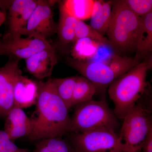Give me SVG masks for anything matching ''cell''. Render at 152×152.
<instances>
[{
    "label": "cell",
    "instance_id": "19",
    "mask_svg": "<svg viewBox=\"0 0 152 152\" xmlns=\"http://www.w3.org/2000/svg\"><path fill=\"white\" fill-rule=\"evenodd\" d=\"M95 1L93 0H66L62 2L69 13L78 20L90 19Z\"/></svg>",
    "mask_w": 152,
    "mask_h": 152
},
{
    "label": "cell",
    "instance_id": "31",
    "mask_svg": "<svg viewBox=\"0 0 152 152\" xmlns=\"http://www.w3.org/2000/svg\"></svg>",
    "mask_w": 152,
    "mask_h": 152
},
{
    "label": "cell",
    "instance_id": "1",
    "mask_svg": "<svg viewBox=\"0 0 152 152\" xmlns=\"http://www.w3.org/2000/svg\"><path fill=\"white\" fill-rule=\"evenodd\" d=\"M38 96L36 109L30 118L32 141L62 137L69 133L70 117L65 104L57 94L52 79L37 82Z\"/></svg>",
    "mask_w": 152,
    "mask_h": 152
},
{
    "label": "cell",
    "instance_id": "22",
    "mask_svg": "<svg viewBox=\"0 0 152 152\" xmlns=\"http://www.w3.org/2000/svg\"><path fill=\"white\" fill-rule=\"evenodd\" d=\"M72 50L74 59L82 61L83 59L92 57L97 52L100 44L89 39L83 38L75 41Z\"/></svg>",
    "mask_w": 152,
    "mask_h": 152
},
{
    "label": "cell",
    "instance_id": "8",
    "mask_svg": "<svg viewBox=\"0 0 152 152\" xmlns=\"http://www.w3.org/2000/svg\"><path fill=\"white\" fill-rule=\"evenodd\" d=\"M50 1L38 0L23 33L25 36H34L47 39L57 31V26Z\"/></svg>",
    "mask_w": 152,
    "mask_h": 152
},
{
    "label": "cell",
    "instance_id": "18",
    "mask_svg": "<svg viewBox=\"0 0 152 152\" xmlns=\"http://www.w3.org/2000/svg\"><path fill=\"white\" fill-rule=\"evenodd\" d=\"M98 87L84 77L78 76L72 99V107L91 100Z\"/></svg>",
    "mask_w": 152,
    "mask_h": 152
},
{
    "label": "cell",
    "instance_id": "26",
    "mask_svg": "<svg viewBox=\"0 0 152 152\" xmlns=\"http://www.w3.org/2000/svg\"><path fill=\"white\" fill-rule=\"evenodd\" d=\"M0 152H28V151L19 148L4 131L0 130Z\"/></svg>",
    "mask_w": 152,
    "mask_h": 152
},
{
    "label": "cell",
    "instance_id": "3",
    "mask_svg": "<svg viewBox=\"0 0 152 152\" xmlns=\"http://www.w3.org/2000/svg\"><path fill=\"white\" fill-rule=\"evenodd\" d=\"M112 2L111 17L107 32L110 45L121 51L134 50L141 18L135 15L123 0Z\"/></svg>",
    "mask_w": 152,
    "mask_h": 152
},
{
    "label": "cell",
    "instance_id": "10",
    "mask_svg": "<svg viewBox=\"0 0 152 152\" xmlns=\"http://www.w3.org/2000/svg\"><path fill=\"white\" fill-rule=\"evenodd\" d=\"M69 66L98 87L110 86L117 77L107 64L100 61L87 62L69 58Z\"/></svg>",
    "mask_w": 152,
    "mask_h": 152
},
{
    "label": "cell",
    "instance_id": "20",
    "mask_svg": "<svg viewBox=\"0 0 152 152\" xmlns=\"http://www.w3.org/2000/svg\"><path fill=\"white\" fill-rule=\"evenodd\" d=\"M78 76L63 78L52 79L57 94L65 104L68 110L72 107V99Z\"/></svg>",
    "mask_w": 152,
    "mask_h": 152
},
{
    "label": "cell",
    "instance_id": "2",
    "mask_svg": "<svg viewBox=\"0 0 152 152\" xmlns=\"http://www.w3.org/2000/svg\"><path fill=\"white\" fill-rule=\"evenodd\" d=\"M151 64L148 61L140 62L109 86V97L114 103L113 112L117 118L124 119L143 96L147 86V74L151 67Z\"/></svg>",
    "mask_w": 152,
    "mask_h": 152
},
{
    "label": "cell",
    "instance_id": "23",
    "mask_svg": "<svg viewBox=\"0 0 152 152\" xmlns=\"http://www.w3.org/2000/svg\"><path fill=\"white\" fill-rule=\"evenodd\" d=\"M139 60L136 57L132 58L114 55L107 64L118 78L139 64L140 63Z\"/></svg>",
    "mask_w": 152,
    "mask_h": 152
},
{
    "label": "cell",
    "instance_id": "27",
    "mask_svg": "<svg viewBox=\"0 0 152 152\" xmlns=\"http://www.w3.org/2000/svg\"><path fill=\"white\" fill-rule=\"evenodd\" d=\"M141 152H152V131L149 133L143 145Z\"/></svg>",
    "mask_w": 152,
    "mask_h": 152
},
{
    "label": "cell",
    "instance_id": "17",
    "mask_svg": "<svg viewBox=\"0 0 152 152\" xmlns=\"http://www.w3.org/2000/svg\"><path fill=\"white\" fill-rule=\"evenodd\" d=\"M78 20L71 15L63 5L59 4V20L57 31L62 43L68 44L75 41V28Z\"/></svg>",
    "mask_w": 152,
    "mask_h": 152
},
{
    "label": "cell",
    "instance_id": "7",
    "mask_svg": "<svg viewBox=\"0 0 152 152\" xmlns=\"http://www.w3.org/2000/svg\"><path fill=\"white\" fill-rule=\"evenodd\" d=\"M38 0L0 1L2 8L8 10V32L5 40L15 39L23 35L30 17L35 9Z\"/></svg>",
    "mask_w": 152,
    "mask_h": 152
},
{
    "label": "cell",
    "instance_id": "15",
    "mask_svg": "<svg viewBox=\"0 0 152 152\" xmlns=\"http://www.w3.org/2000/svg\"><path fill=\"white\" fill-rule=\"evenodd\" d=\"M112 1H95L90 26L103 36L107 31L111 17Z\"/></svg>",
    "mask_w": 152,
    "mask_h": 152
},
{
    "label": "cell",
    "instance_id": "5",
    "mask_svg": "<svg viewBox=\"0 0 152 152\" xmlns=\"http://www.w3.org/2000/svg\"><path fill=\"white\" fill-rule=\"evenodd\" d=\"M141 98L125 116L119 136L127 152L141 150L152 131L151 103Z\"/></svg>",
    "mask_w": 152,
    "mask_h": 152
},
{
    "label": "cell",
    "instance_id": "14",
    "mask_svg": "<svg viewBox=\"0 0 152 152\" xmlns=\"http://www.w3.org/2000/svg\"><path fill=\"white\" fill-rule=\"evenodd\" d=\"M38 96L37 82L20 75L15 83L13 91L14 107L22 109L36 104Z\"/></svg>",
    "mask_w": 152,
    "mask_h": 152
},
{
    "label": "cell",
    "instance_id": "11",
    "mask_svg": "<svg viewBox=\"0 0 152 152\" xmlns=\"http://www.w3.org/2000/svg\"><path fill=\"white\" fill-rule=\"evenodd\" d=\"M7 55L26 59L33 55L53 47L48 40L34 36L20 37L2 41Z\"/></svg>",
    "mask_w": 152,
    "mask_h": 152
},
{
    "label": "cell",
    "instance_id": "4",
    "mask_svg": "<svg viewBox=\"0 0 152 152\" xmlns=\"http://www.w3.org/2000/svg\"><path fill=\"white\" fill-rule=\"evenodd\" d=\"M74 107L69 132H84L99 129H110L116 132L119 127L118 119L105 99H92Z\"/></svg>",
    "mask_w": 152,
    "mask_h": 152
},
{
    "label": "cell",
    "instance_id": "6",
    "mask_svg": "<svg viewBox=\"0 0 152 152\" xmlns=\"http://www.w3.org/2000/svg\"><path fill=\"white\" fill-rule=\"evenodd\" d=\"M69 142L76 152H127L119 134L110 129L71 133Z\"/></svg>",
    "mask_w": 152,
    "mask_h": 152
},
{
    "label": "cell",
    "instance_id": "16",
    "mask_svg": "<svg viewBox=\"0 0 152 152\" xmlns=\"http://www.w3.org/2000/svg\"><path fill=\"white\" fill-rule=\"evenodd\" d=\"M141 24L136 39V58L148 54L152 50V12L141 18Z\"/></svg>",
    "mask_w": 152,
    "mask_h": 152
},
{
    "label": "cell",
    "instance_id": "30",
    "mask_svg": "<svg viewBox=\"0 0 152 152\" xmlns=\"http://www.w3.org/2000/svg\"><path fill=\"white\" fill-rule=\"evenodd\" d=\"M141 152V150H137V151H135L133 152Z\"/></svg>",
    "mask_w": 152,
    "mask_h": 152
},
{
    "label": "cell",
    "instance_id": "13",
    "mask_svg": "<svg viewBox=\"0 0 152 152\" xmlns=\"http://www.w3.org/2000/svg\"><path fill=\"white\" fill-rule=\"evenodd\" d=\"M5 118L4 131L12 140L28 137L31 134L33 128L31 121L23 109L14 107Z\"/></svg>",
    "mask_w": 152,
    "mask_h": 152
},
{
    "label": "cell",
    "instance_id": "9",
    "mask_svg": "<svg viewBox=\"0 0 152 152\" xmlns=\"http://www.w3.org/2000/svg\"><path fill=\"white\" fill-rule=\"evenodd\" d=\"M22 72L19 60H10L0 67V117L5 118L14 107V85Z\"/></svg>",
    "mask_w": 152,
    "mask_h": 152
},
{
    "label": "cell",
    "instance_id": "28",
    "mask_svg": "<svg viewBox=\"0 0 152 152\" xmlns=\"http://www.w3.org/2000/svg\"><path fill=\"white\" fill-rule=\"evenodd\" d=\"M6 18H7V14H6V11L3 10L0 6V27L5 21Z\"/></svg>",
    "mask_w": 152,
    "mask_h": 152
},
{
    "label": "cell",
    "instance_id": "29",
    "mask_svg": "<svg viewBox=\"0 0 152 152\" xmlns=\"http://www.w3.org/2000/svg\"><path fill=\"white\" fill-rule=\"evenodd\" d=\"M2 55H7V54L4 49L2 42L0 41V56H2Z\"/></svg>",
    "mask_w": 152,
    "mask_h": 152
},
{
    "label": "cell",
    "instance_id": "25",
    "mask_svg": "<svg viewBox=\"0 0 152 152\" xmlns=\"http://www.w3.org/2000/svg\"><path fill=\"white\" fill-rule=\"evenodd\" d=\"M127 7L138 17L142 18L152 12V0H123Z\"/></svg>",
    "mask_w": 152,
    "mask_h": 152
},
{
    "label": "cell",
    "instance_id": "12",
    "mask_svg": "<svg viewBox=\"0 0 152 152\" xmlns=\"http://www.w3.org/2000/svg\"><path fill=\"white\" fill-rule=\"evenodd\" d=\"M26 67L29 73L39 80L52 75L57 58L54 47L45 49L26 59Z\"/></svg>",
    "mask_w": 152,
    "mask_h": 152
},
{
    "label": "cell",
    "instance_id": "24",
    "mask_svg": "<svg viewBox=\"0 0 152 152\" xmlns=\"http://www.w3.org/2000/svg\"><path fill=\"white\" fill-rule=\"evenodd\" d=\"M75 41L79 39L87 38L97 42L101 45H110L108 40L98 33L89 25L83 21L77 20L75 28Z\"/></svg>",
    "mask_w": 152,
    "mask_h": 152
},
{
    "label": "cell",
    "instance_id": "21",
    "mask_svg": "<svg viewBox=\"0 0 152 152\" xmlns=\"http://www.w3.org/2000/svg\"><path fill=\"white\" fill-rule=\"evenodd\" d=\"M34 152H76L69 142L62 137L41 140L36 145Z\"/></svg>",
    "mask_w": 152,
    "mask_h": 152
}]
</instances>
